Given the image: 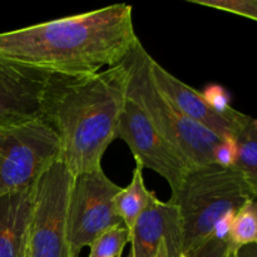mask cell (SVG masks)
Instances as JSON below:
<instances>
[{"mask_svg": "<svg viewBox=\"0 0 257 257\" xmlns=\"http://www.w3.org/2000/svg\"><path fill=\"white\" fill-rule=\"evenodd\" d=\"M117 138L130 147L136 163L165 178L175 192L192 166L177 147L150 122L140 105L127 99L119 119Z\"/></svg>", "mask_w": 257, "mask_h": 257, "instance_id": "8", "label": "cell"}, {"mask_svg": "<svg viewBox=\"0 0 257 257\" xmlns=\"http://www.w3.org/2000/svg\"><path fill=\"white\" fill-rule=\"evenodd\" d=\"M156 198L155 193L146 187L143 167L136 163L130 185L122 188L114 198L115 212L128 232H131L137 218Z\"/></svg>", "mask_w": 257, "mask_h": 257, "instance_id": "13", "label": "cell"}, {"mask_svg": "<svg viewBox=\"0 0 257 257\" xmlns=\"http://www.w3.org/2000/svg\"><path fill=\"white\" fill-rule=\"evenodd\" d=\"M237 158V141L236 137L228 136L221 141L220 145L217 146L213 155L215 163L222 166V167H233Z\"/></svg>", "mask_w": 257, "mask_h": 257, "instance_id": "19", "label": "cell"}, {"mask_svg": "<svg viewBox=\"0 0 257 257\" xmlns=\"http://www.w3.org/2000/svg\"><path fill=\"white\" fill-rule=\"evenodd\" d=\"M59 156V138L42 117L2 128L0 195L33 187Z\"/></svg>", "mask_w": 257, "mask_h": 257, "instance_id": "5", "label": "cell"}, {"mask_svg": "<svg viewBox=\"0 0 257 257\" xmlns=\"http://www.w3.org/2000/svg\"><path fill=\"white\" fill-rule=\"evenodd\" d=\"M130 242V232L122 223L98 236L89 245L88 257H120L125 245Z\"/></svg>", "mask_w": 257, "mask_h": 257, "instance_id": "16", "label": "cell"}, {"mask_svg": "<svg viewBox=\"0 0 257 257\" xmlns=\"http://www.w3.org/2000/svg\"><path fill=\"white\" fill-rule=\"evenodd\" d=\"M250 198V191L233 167L217 163L191 167L168 200L180 215L183 257H191L213 236L216 226L225 216L237 212Z\"/></svg>", "mask_w": 257, "mask_h": 257, "instance_id": "3", "label": "cell"}, {"mask_svg": "<svg viewBox=\"0 0 257 257\" xmlns=\"http://www.w3.org/2000/svg\"><path fill=\"white\" fill-rule=\"evenodd\" d=\"M138 42L132 5L113 4L0 33V54L50 74L83 77L123 63Z\"/></svg>", "mask_w": 257, "mask_h": 257, "instance_id": "1", "label": "cell"}, {"mask_svg": "<svg viewBox=\"0 0 257 257\" xmlns=\"http://www.w3.org/2000/svg\"><path fill=\"white\" fill-rule=\"evenodd\" d=\"M228 252H230V246L227 240H221L215 236H211L191 257H227Z\"/></svg>", "mask_w": 257, "mask_h": 257, "instance_id": "20", "label": "cell"}, {"mask_svg": "<svg viewBox=\"0 0 257 257\" xmlns=\"http://www.w3.org/2000/svg\"><path fill=\"white\" fill-rule=\"evenodd\" d=\"M235 257H257V245L243 246L236 251Z\"/></svg>", "mask_w": 257, "mask_h": 257, "instance_id": "21", "label": "cell"}, {"mask_svg": "<svg viewBox=\"0 0 257 257\" xmlns=\"http://www.w3.org/2000/svg\"><path fill=\"white\" fill-rule=\"evenodd\" d=\"M128 78L124 63L83 77L50 75L42 118L57 133L59 161L73 176L102 168L105 151L117 140Z\"/></svg>", "mask_w": 257, "mask_h": 257, "instance_id": "2", "label": "cell"}, {"mask_svg": "<svg viewBox=\"0 0 257 257\" xmlns=\"http://www.w3.org/2000/svg\"><path fill=\"white\" fill-rule=\"evenodd\" d=\"M34 186L0 195V257H27Z\"/></svg>", "mask_w": 257, "mask_h": 257, "instance_id": "12", "label": "cell"}, {"mask_svg": "<svg viewBox=\"0 0 257 257\" xmlns=\"http://www.w3.org/2000/svg\"><path fill=\"white\" fill-rule=\"evenodd\" d=\"M151 57L142 43L123 60L128 69V99L145 112L156 130L182 152L192 167L215 163L213 155L222 138L180 112L158 89L151 73Z\"/></svg>", "mask_w": 257, "mask_h": 257, "instance_id": "4", "label": "cell"}, {"mask_svg": "<svg viewBox=\"0 0 257 257\" xmlns=\"http://www.w3.org/2000/svg\"><path fill=\"white\" fill-rule=\"evenodd\" d=\"M122 190L102 168L74 176L68 210L67 242L72 257L104 233L122 225L114 198Z\"/></svg>", "mask_w": 257, "mask_h": 257, "instance_id": "7", "label": "cell"}, {"mask_svg": "<svg viewBox=\"0 0 257 257\" xmlns=\"http://www.w3.org/2000/svg\"><path fill=\"white\" fill-rule=\"evenodd\" d=\"M151 73L158 89L180 109L182 114L207 128L220 138L236 137L251 119L250 115L236 110L232 115L218 114L203 99L202 93L171 74L157 60H151Z\"/></svg>", "mask_w": 257, "mask_h": 257, "instance_id": "10", "label": "cell"}, {"mask_svg": "<svg viewBox=\"0 0 257 257\" xmlns=\"http://www.w3.org/2000/svg\"><path fill=\"white\" fill-rule=\"evenodd\" d=\"M237 158L233 168L242 177L251 197L257 201V118H251L236 136Z\"/></svg>", "mask_w": 257, "mask_h": 257, "instance_id": "14", "label": "cell"}, {"mask_svg": "<svg viewBox=\"0 0 257 257\" xmlns=\"http://www.w3.org/2000/svg\"><path fill=\"white\" fill-rule=\"evenodd\" d=\"M228 246H230V245H228ZM235 253H236V251L233 250V248L230 247V252H228L227 257H235Z\"/></svg>", "mask_w": 257, "mask_h": 257, "instance_id": "23", "label": "cell"}, {"mask_svg": "<svg viewBox=\"0 0 257 257\" xmlns=\"http://www.w3.org/2000/svg\"><path fill=\"white\" fill-rule=\"evenodd\" d=\"M73 180L72 172L58 160L35 183L27 257H72L67 228Z\"/></svg>", "mask_w": 257, "mask_h": 257, "instance_id": "6", "label": "cell"}, {"mask_svg": "<svg viewBox=\"0 0 257 257\" xmlns=\"http://www.w3.org/2000/svg\"><path fill=\"white\" fill-rule=\"evenodd\" d=\"M133 257H155L165 242L166 257H183V235L178 210L156 198L137 218L130 232Z\"/></svg>", "mask_w": 257, "mask_h": 257, "instance_id": "11", "label": "cell"}, {"mask_svg": "<svg viewBox=\"0 0 257 257\" xmlns=\"http://www.w3.org/2000/svg\"><path fill=\"white\" fill-rule=\"evenodd\" d=\"M203 99L213 110L222 115H232L236 113L235 108L231 105L230 93L225 87L220 84H210L202 92Z\"/></svg>", "mask_w": 257, "mask_h": 257, "instance_id": "18", "label": "cell"}, {"mask_svg": "<svg viewBox=\"0 0 257 257\" xmlns=\"http://www.w3.org/2000/svg\"><path fill=\"white\" fill-rule=\"evenodd\" d=\"M155 257H166V248H165V242L161 243V246L158 247L157 253H156Z\"/></svg>", "mask_w": 257, "mask_h": 257, "instance_id": "22", "label": "cell"}, {"mask_svg": "<svg viewBox=\"0 0 257 257\" xmlns=\"http://www.w3.org/2000/svg\"><path fill=\"white\" fill-rule=\"evenodd\" d=\"M188 3L231 13L257 22V0H188Z\"/></svg>", "mask_w": 257, "mask_h": 257, "instance_id": "17", "label": "cell"}, {"mask_svg": "<svg viewBox=\"0 0 257 257\" xmlns=\"http://www.w3.org/2000/svg\"><path fill=\"white\" fill-rule=\"evenodd\" d=\"M127 257H133V253H132V251H131V252H130V255H128Z\"/></svg>", "mask_w": 257, "mask_h": 257, "instance_id": "24", "label": "cell"}, {"mask_svg": "<svg viewBox=\"0 0 257 257\" xmlns=\"http://www.w3.org/2000/svg\"><path fill=\"white\" fill-rule=\"evenodd\" d=\"M50 73L0 54V130L42 117Z\"/></svg>", "mask_w": 257, "mask_h": 257, "instance_id": "9", "label": "cell"}, {"mask_svg": "<svg viewBox=\"0 0 257 257\" xmlns=\"http://www.w3.org/2000/svg\"><path fill=\"white\" fill-rule=\"evenodd\" d=\"M227 242L235 251L243 246L257 245V201H246L233 216Z\"/></svg>", "mask_w": 257, "mask_h": 257, "instance_id": "15", "label": "cell"}]
</instances>
